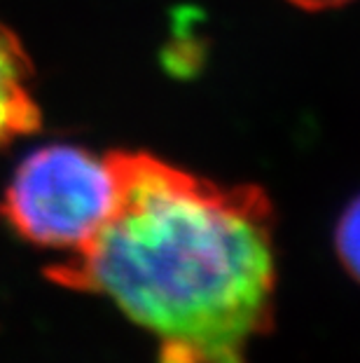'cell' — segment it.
Segmentation results:
<instances>
[{"instance_id":"1","label":"cell","mask_w":360,"mask_h":363,"mask_svg":"<svg viewBox=\"0 0 360 363\" xmlns=\"http://www.w3.org/2000/svg\"><path fill=\"white\" fill-rule=\"evenodd\" d=\"M108 155L117 176L110 218L47 277L110 298L157 337L162 363H243L248 345L272 326L269 197L150 152Z\"/></svg>"},{"instance_id":"2","label":"cell","mask_w":360,"mask_h":363,"mask_svg":"<svg viewBox=\"0 0 360 363\" xmlns=\"http://www.w3.org/2000/svg\"><path fill=\"white\" fill-rule=\"evenodd\" d=\"M117 202V176L110 155L68 143L30 152L5 190L0 213L26 242L47 249H84Z\"/></svg>"},{"instance_id":"3","label":"cell","mask_w":360,"mask_h":363,"mask_svg":"<svg viewBox=\"0 0 360 363\" xmlns=\"http://www.w3.org/2000/svg\"><path fill=\"white\" fill-rule=\"evenodd\" d=\"M33 66L24 45L0 24V148L40 129V106L30 91Z\"/></svg>"},{"instance_id":"4","label":"cell","mask_w":360,"mask_h":363,"mask_svg":"<svg viewBox=\"0 0 360 363\" xmlns=\"http://www.w3.org/2000/svg\"><path fill=\"white\" fill-rule=\"evenodd\" d=\"M337 253L347 269L360 281V197L349 204L337 225Z\"/></svg>"},{"instance_id":"5","label":"cell","mask_w":360,"mask_h":363,"mask_svg":"<svg viewBox=\"0 0 360 363\" xmlns=\"http://www.w3.org/2000/svg\"><path fill=\"white\" fill-rule=\"evenodd\" d=\"M288 3L302 7V10H330V7H339L349 0H288Z\"/></svg>"}]
</instances>
